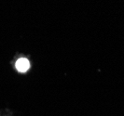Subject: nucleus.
Segmentation results:
<instances>
[{"label":"nucleus","mask_w":124,"mask_h":116,"mask_svg":"<svg viewBox=\"0 0 124 116\" xmlns=\"http://www.w3.org/2000/svg\"><path fill=\"white\" fill-rule=\"evenodd\" d=\"M30 67V62L27 59L25 58H22V59H19L17 62H16V68L19 72L21 73H24L26 72Z\"/></svg>","instance_id":"1"}]
</instances>
